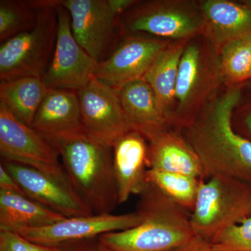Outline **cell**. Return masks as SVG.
<instances>
[{"mask_svg": "<svg viewBox=\"0 0 251 251\" xmlns=\"http://www.w3.org/2000/svg\"><path fill=\"white\" fill-rule=\"evenodd\" d=\"M142 221L136 211L127 214H92L65 218L46 227L16 231L31 242L60 247L68 243L94 239L109 232H118L135 227Z\"/></svg>", "mask_w": 251, "mask_h": 251, "instance_id": "13", "label": "cell"}, {"mask_svg": "<svg viewBox=\"0 0 251 251\" xmlns=\"http://www.w3.org/2000/svg\"><path fill=\"white\" fill-rule=\"evenodd\" d=\"M107 1L110 9L118 18L138 1L135 0H107Z\"/></svg>", "mask_w": 251, "mask_h": 251, "instance_id": "31", "label": "cell"}, {"mask_svg": "<svg viewBox=\"0 0 251 251\" xmlns=\"http://www.w3.org/2000/svg\"><path fill=\"white\" fill-rule=\"evenodd\" d=\"M148 143V169L189 175L204 180L199 158L179 130L172 128Z\"/></svg>", "mask_w": 251, "mask_h": 251, "instance_id": "18", "label": "cell"}, {"mask_svg": "<svg viewBox=\"0 0 251 251\" xmlns=\"http://www.w3.org/2000/svg\"><path fill=\"white\" fill-rule=\"evenodd\" d=\"M251 216V184L227 176L201 180L191 212L194 233L209 242L221 232Z\"/></svg>", "mask_w": 251, "mask_h": 251, "instance_id": "6", "label": "cell"}, {"mask_svg": "<svg viewBox=\"0 0 251 251\" xmlns=\"http://www.w3.org/2000/svg\"><path fill=\"white\" fill-rule=\"evenodd\" d=\"M0 191H11L25 195L16 180L1 164L0 165Z\"/></svg>", "mask_w": 251, "mask_h": 251, "instance_id": "29", "label": "cell"}, {"mask_svg": "<svg viewBox=\"0 0 251 251\" xmlns=\"http://www.w3.org/2000/svg\"><path fill=\"white\" fill-rule=\"evenodd\" d=\"M77 94L82 128L88 134L112 146L133 130L122 108L120 90L94 77Z\"/></svg>", "mask_w": 251, "mask_h": 251, "instance_id": "10", "label": "cell"}, {"mask_svg": "<svg viewBox=\"0 0 251 251\" xmlns=\"http://www.w3.org/2000/svg\"><path fill=\"white\" fill-rule=\"evenodd\" d=\"M1 164L28 198L66 218L94 214L68 179H59L32 167L1 160Z\"/></svg>", "mask_w": 251, "mask_h": 251, "instance_id": "11", "label": "cell"}, {"mask_svg": "<svg viewBox=\"0 0 251 251\" xmlns=\"http://www.w3.org/2000/svg\"><path fill=\"white\" fill-rule=\"evenodd\" d=\"M39 1H0V41L29 30L35 26L39 15Z\"/></svg>", "mask_w": 251, "mask_h": 251, "instance_id": "24", "label": "cell"}, {"mask_svg": "<svg viewBox=\"0 0 251 251\" xmlns=\"http://www.w3.org/2000/svg\"><path fill=\"white\" fill-rule=\"evenodd\" d=\"M65 218L25 195L0 191V229L41 228Z\"/></svg>", "mask_w": 251, "mask_h": 251, "instance_id": "21", "label": "cell"}, {"mask_svg": "<svg viewBox=\"0 0 251 251\" xmlns=\"http://www.w3.org/2000/svg\"><path fill=\"white\" fill-rule=\"evenodd\" d=\"M113 171L120 204L132 196H139L146 186L148 143L134 130H130L112 145Z\"/></svg>", "mask_w": 251, "mask_h": 251, "instance_id": "15", "label": "cell"}, {"mask_svg": "<svg viewBox=\"0 0 251 251\" xmlns=\"http://www.w3.org/2000/svg\"><path fill=\"white\" fill-rule=\"evenodd\" d=\"M219 55L225 83L234 85L251 77V39L227 43Z\"/></svg>", "mask_w": 251, "mask_h": 251, "instance_id": "25", "label": "cell"}, {"mask_svg": "<svg viewBox=\"0 0 251 251\" xmlns=\"http://www.w3.org/2000/svg\"><path fill=\"white\" fill-rule=\"evenodd\" d=\"M240 100V89L227 87L179 129L202 163L204 180L227 176L251 184V141L232 126Z\"/></svg>", "mask_w": 251, "mask_h": 251, "instance_id": "1", "label": "cell"}, {"mask_svg": "<svg viewBox=\"0 0 251 251\" xmlns=\"http://www.w3.org/2000/svg\"><path fill=\"white\" fill-rule=\"evenodd\" d=\"M122 108L132 129L149 141L175 128L166 116L151 86L143 78L132 81L120 90Z\"/></svg>", "mask_w": 251, "mask_h": 251, "instance_id": "16", "label": "cell"}, {"mask_svg": "<svg viewBox=\"0 0 251 251\" xmlns=\"http://www.w3.org/2000/svg\"><path fill=\"white\" fill-rule=\"evenodd\" d=\"M1 160L16 162L59 179H68L58 151L45 137L17 120L0 103Z\"/></svg>", "mask_w": 251, "mask_h": 251, "instance_id": "8", "label": "cell"}, {"mask_svg": "<svg viewBox=\"0 0 251 251\" xmlns=\"http://www.w3.org/2000/svg\"><path fill=\"white\" fill-rule=\"evenodd\" d=\"M31 127L46 139L82 129L77 92L49 89Z\"/></svg>", "mask_w": 251, "mask_h": 251, "instance_id": "19", "label": "cell"}, {"mask_svg": "<svg viewBox=\"0 0 251 251\" xmlns=\"http://www.w3.org/2000/svg\"><path fill=\"white\" fill-rule=\"evenodd\" d=\"M58 18L53 57L43 80L49 89L77 92L94 77L98 62L82 49L73 35L68 10L54 0Z\"/></svg>", "mask_w": 251, "mask_h": 251, "instance_id": "9", "label": "cell"}, {"mask_svg": "<svg viewBox=\"0 0 251 251\" xmlns=\"http://www.w3.org/2000/svg\"><path fill=\"white\" fill-rule=\"evenodd\" d=\"M204 18L203 35L218 52L230 41L251 39V7L228 0L200 3Z\"/></svg>", "mask_w": 251, "mask_h": 251, "instance_id": "17", "label": "cell"}, {"mask_svg": "<svg viewBox=\"0 0 251 251\" xmlns=\"http://www.w3.org/2000/svg\"><path fill=\"white\" fill-rule=\"evenodd\" d=\"M42 78L23 77L0 82V103L20 122L31 126L49 92Z\"/></svg>", "mask_w": 251, "mask_h": 251, "instance_id": "22", "label": "cell"}, {"mask_svg": "<svg viewBox=\"0 0 251 251\" xmlns=\"http://www.w3.org/2000/svg\"><path fill=\"white\" fill-rule=\"evenodd\" d=\"M147 179L168 198L192 212L201 180L189 175L148 169Z\"/></svg>", "mask_w": 251, "mask_h": 251, "instance_id": "23", "label": "cell"}, {"mask_svg": "<svg viewBox=\"0 0 251 251\" xmlns=\"http://www.w3.org/2000/svg\"><path fill=\"white\" fill-rule=\"evenodd\" d=\"M175 251H216L210 242L202 238L195 236L188 244Z\"/></svg>", "mask_w": 251, "mask_h": 251, "instance_id": "30", "label": "cell"}, {"mask_svg": "<svg viewBox=\"0 0 251 251\" xmlns=\"http://www.w3.org/2000/svg\"><path fill=\"white\" fill-rule=\"evenodd\" d=\"M169 40L128 34L108 58L99 62L94 77L117 90L132 81L143 78Z\"/></svg>", "mask_w": 251, "mask_h": 251, "instance_id": "12", "label": "cell"}, {"mask_svg": "<svg viewBox=\"0 0 251 251\" xmlns=\"http://www.w3.org/2000/svg\"><path fill=\"white\" fill-rule=\"evenodd\" d=\"M48 140L58 151L69 183L92 212L112 214L120 204L112 146L83 128Z\"/></svg>", "mask_w": 251, "mask_h": 251, "instance_id": "2", "label": "cell"}, {"mask_svg": "<svg viewBox=\"0 0 251 251\" xmlns=\"http://www.w3.org/2000/svg\"><path fill=\"white\" fill-rule=\"evenodd\" d=\"M190 40L170 42L158 54L143 77L154 91L162 109L174 126L178 71L181 57Z\"/></svg>", "mask_w": 251, "mask_h": 251, "instance_id": "20", "label": "cell"}, {"mask_svg": "<svg viewBox=\"0 0 251 251\" xmlns=\"http://www.w3.org/2000/svg\"><path fill=\"white\" fill-rule=\"evenodd\" d=\"M188 43L179 63L175 90V127L192 121L224 83L219 52L203 35Z\"/></svg>", "mask_w": 251, "mask_h": 251, "instance_id": "4", "label": "cell"}, {"mask_svg": "<svg viewBox=\"0 0 251 251\" xmlns=\"http://www.w3.org/2000/svg\"><path fill=\"white\" fill-rule=\"evenodd\" d=\"M210 243L216 251H251V216L224 229Z\"/></svg>", "mask_w": 251, "mask_h": 251, "instance_id": "26", "label": "cell"}, {"mask_svg": "<svg viewBox=\"0 0 251 251\" xmlns=\"http://www.w3.org/2000/svg\"><path fill=\"white\" fill-rule=\"evenodd\" d=\"M125 34H144L173 41L203 34L204 18L200 4L181 0L137 1L118 18Z\"/></svg>", "mask_w": 251, "mask_h": 251, "instance_id": "7", "label": "cell"}, {"mask_svg": "<svg viewBox=\"0 0 251 251\" xmlns=\"http://www.w3.org/2000/svg\"><path fill=\"white\" fill-rule=\"evenodd\" d=\"M0 251H63L60 247H51L31 242L22 235L0 229Z\"/></svg>", "mask_w": 251, "mask_h": 251, "instance_id": "27", "label": "cell"}, {"mask_svg": "<svg viewBox=\"0 0 251 251\" xmlns=\"http://www.w3.org/2000/svg\"><path fill=\"white\" fill-rule=\"evenodd\" d=\"M39 1L35 26L1 43V81L23 77L43 78L49 69L55 49L58 18L54 0Z\"/></svg>", "mask_w": 251, "mask_h": 251, "instance_id": "5", "label": "cell"}, {"mask_svg": "<svg viewBox=\"0 0 251 251\" xmlns=\"http://www.w3.org/2000/svg\"><path fill=\"white\" fill-rule=\"evenodd\" d=\"M243 126L251 136V112L248 113L244 117L243 120Z\"/></svg>", "mask_w": 251, "mask_h": 251, "instance_id": "32", "label": "cell"}, {"mask_svg": "<svg viewBox=\"0 0 251 251\" xmlns=\"http://www.w3.org/2000/svg\"><path fill=\"white\" fill-rule=\"evenodd\" d=\"M60 247L63 251H110L100 244L98 237L68 243Z\"/></svg>", "mask_w": 251, "mask_h": 251, "instance_id": "28", "label": "cell"}, {"mask_svg": "<svg viewBox=\"0 0 251 251\" xmlns=\"http://www.w3.org/2000/svg\"><path fill=\"white\" fill-rule=\"evenodd\" d=\"M148 180V179H147ZM136 211L141 223L132 228L99 237L110 251H175L196 236L191 213L148 181Z\"/></svg>", "mask_w": 251, "mask_h": 251, "instance_id": "3", "label": "cell"}, {"mask_svg": "<svg viewBox=\"0 0 251 251\" xmlns=\"http://www.w3.org/2000/svg\"><path fill=\"white\" fill-rule=\"evenodd\" d=\"M69 11L73 35L97 62L104 60L115 34L118 17L107 0H59Z\"/></svg>", "mask_w": 251, "mask_h": 251, "instance_id": "14", "label": "cell"}]
</instances>
